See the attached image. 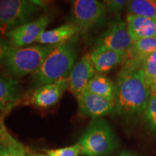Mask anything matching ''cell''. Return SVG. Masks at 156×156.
Returning <instances> with one entry per match:
<instances>
[{"label":"cell","mask_w":156,"mask_h":156,"mask_svg":"<svg viewBox=\"0 0 156 156\" xmlns=\"http://www.w3.org/2000/svg\"><path fill=\"white\" fill-rule=\"evenodd\" d=\"M68 87V77L63 78L54 83L33 89L28 95H25L23 103L24 105L36 108H50L58 102Z\"/></svg>","instance_id":"obj_8"},{"label":"cell","mask_w":156,"mask_h":156,"mask_svg":"<svg viewBox=\"0 0 156 156\" xmlns=\"http://www.w3.org/2000/svg\"><path fill=\"white\" fill-rule=\"evenodd\" d=\"M84 91L115 99L116 91V84L104 75L96 73Z\"/></svg>","instance_id":"obj_17"},{"label":"cell","mask_w":156,"mask_h":156,"mask_svg":"<svg viewBox=\"0 0 156 156\" xmlns=\"http://www.w3.org/2000/svg\"><path fill=\"white\" fill-rule=\"evenodd\" d=\"M77 38L55 45L32 77L34 88L69 77L77 58Z\"/></svg>","instance_id":"obj_2"},{"label":"cell","mask_w":156,"mask_h":156,"mask_svg":"<svg viewBox=\"0 0 156 156\" xmlns=\"http://www.w3.org/2000/svg\"><path fill=\"white\" fill-rule=\"evenodd\" d=\"M155 51H156L155 37L141 39L132 43L130 48L126 51V59L142 64Z\"/></svg>","instance_id":"obj_16"},{"label":"cell","mask_w":156,"mask_h":156,"mask_svg":"<svg viewBox=\"0 0 156 156\" xmlns=\"http://www.w3.org/2000/svg\"><path fill=\"white\" fill-rule=\"evenodd\" d=\"M107 12L119 15L124 10L127 5L128 1L126 0H107L103 1Z\"/></svg>","instance_id":"obj_23"},{"label":"cell","mask_w":156,"mask_h":156,"mask_svg":"<svg viewBox=\"0 0 156 156\" xmlns=\"http://www.w3.org/2000/svg\"><path fill=\"white\" fill-rule=\"evenodd\" d=\"M150 89H151V92L156 94V78L150 85Z\"/></svg>","instance_id":"obj_27"},{"label":"cell","mask_w":156,"mask_h":156,"mask_svg":"<svg viewBox=\"0 0 156 156\" xmlns=\"http://www.w3.org/2000/svg\"><path fill=\"white\" fill-rule=\"evenodd\" d=\"M51 22V15L44 13L34 20L23 24L12 30L6 38L15 48L26 47L36 43L40 35L44 32Z\"/></svg>","instance_id":"obj_9"},{"label":"cell","mask_w":156,"mask_h":156,"mask_svg":"<svg viewBox=\"0 0 156 156\" xmlns=\"http://www.w3.org/2000/svg\"><path fill=\"white\" fill-rule=\"evenodd\" d=\"M0 156H13L3 139V135L0 138Z\"/></svg>","instance_id":"obj_25"},{"label":"cell","mask_w":156,"mask_h":156,"mask_svg":"<svg viewBox=\"0 0 156 156\" xmlns=\"http://www.w3.org/2000/svg\"><path fill=\"white\" fill-rule=\"evenodd\" d=\"M25 93L16 79L0 69V117H5L23 102Z\"/></svg>","instance_id":"obj_10"},{"label":"cell","mask_w":156,"mask_h":156,"mask_svg":"<svg viewBox=\"0 0 156 156\" xmlns=\"http://www.w3.org/2000/svg\"><path fill=\"white\" fill-rule=\"evenodd\" d=\"M126 23L132 43L141 39L155 37L156 19L127 15Z\"/></svg>","instance_id":"obj_14"},{"label":"cell","mask_w":156,"mask_h":156,"mask_svg":"<svg viewBox=\"0 0 156 156\" xmlns=\"http://www.w3.org/2000/svg\"><path fill=\"white\" fill-rule=\"evenodd\" d=\"M78 142L85 156H107L118 145L111 126L101 118L93 119Z\"/></svg>","instance_id":"obj_5"},{"label":"cell","mask_w":156,"mask_h":156,"mask_svg":"<svg viewBox=\"0 0 156 156\" xmlns=\"http://www.w3.org/2000/svg\"><path fill=\"white\" fill-rule=\"evenodd\" d=\"M132 44L126 23L119 19L111 23L108 28L98 37L94 49L126 51Z\"/></svg>","instance_id":"obj_7"},{"label":"cell","mask_w":156,"mask_h":156,"mask_svg":"<svg viewBox=\"0 0 156 156\" xmlns=\"http://www.w3.org/2000/svg\"><path fill=\"white\" fill-rule=\"evenodd\" d=\"M155 37L156 38V31H155Z\"/></svg>","instance_id":"obj_30"},{"label":"cell","mask_w":156,"mask_h":156,"mask_svg":"<svg viewBox=\"0 0 156 156\" xmlns=\"http://www.w3.org/2000/svg\"><path fill=\"white\" fill-rule=\"evenodd\" d=\"M78 114L82 116L101 118L113 113L115 108V99L83 91L77 98Z\"/></svg>","instance_id":"obj_11"},{"label":"cell","mask_w":156,"mask_h":156,"mask_svg":"<svg viewBox=\"0 0 156 156\" xmlns=\"http://www.w3.org/2000/svg\"><path fill=\"white\" fill-rule=\"evenodd\" d=\"M28 156H47L46 154H41V153H30V152L28 151Z\"/></svg>","instance_id":"obj_28"},{"label":"cell","mask_w":156,"mask_h":156,"mask_svg":"<svg viewBox=\"0 0 156 156\" xmlns=\"http://www.w3.org/2000/svg\"><path fill=\"white\" fill-rule=\"evenodd\" d=\"M145 122L151 131L156 132V94L151 92L147 106L144 112Z\"/></svg>","instance_id":"obj_19"},{"label":"cell","mask_w":156,"mask_h":156,"mask_svg":"<svg viewBox=\"0 0 156 156\" xmlns=\"http://www.w3.org/2000/svg\"><path fill=\"white\" fill-rule=\"evenodd\" d=\"M7 128L4 124V118L0 117V138L2 136V135L5 134V132L7 131Z\"/></svg>","instance_id":"obj_26"},{"label":"cell","mask_w":156,"mask_h":156,"mask_svg":"<svg viewBox=\"0 0 156 156\" xmlns=\"http://www.w3.org/2000/svg\"><path fill=\"white\" fill-rule=\"evenodd\" d=\"M3 139L13 156H28V151L25 146L13 137L7 130L3 134Z\"/></svg>","instance_id":"obj_21"},{"label":"cell","mask_w":156,"mask_h":156,"mask_svg":"<svg viewBox=\"0 0 156 156\" xmlns=\"http://www.w3.org/2000/svg\"><path fill=\"white\" fill-rule=\"evenodd\" d=\"M15 48L7 38L0 37V65L8 57Z\"/></svg>","instance_id":"obj_24"},{"label":"cell","mask_w":156,"mask_h":156,"mask_svg":"<svg viewBox=\"0 0 156 156\" xmlns=\"http://www.w3.org/2000/svg\"><path fill=\"white\" fill-rule=\"evenodd\" d=\"M55 45H34L23 48H15L0 65L5 74L14 79L33 75L41 67L44 59Z\"/></svg>","instance_id":"obj_4"},{"label":"cell","mask_w":156,"mask_h":156,"mask_svg":"<svg viewBox=\"0 0 156 156\" xmlns=\"http://www.w3.org/2000/svg\"><path fill=\"white\" fill-rule=\"evenodd\" d=\"M96 73L91 60L90 54H85L76 62L70 72L68 77V89L77 98L85 90Z\"/></svg>","instance_id":"obj_12"},{"label":"cell","mask_w":156,"mask_h":156,"mask_svg":"<svg viewBox=\"0 0 156 156\" xmlns=\"http://www.w3.org/2000/svg\"><path fill=\"white\" fill-rule=\"evenodd\" d=\"M47 156H79L82 155V148L79 142L69 147L54 150H44Z\"/></svg>","instance_id":"obj_22"},{"label":"cell","mask_w":156,"mask_h":156,"mask_svg":"<svg viewBox=\"0 0 156 156\" xmlns=\"http://www.w3.org/2000/svg\"><path fill=\"white\" fill-rule=\"evenodd\" d=\"M90 58L96 73L103 75L124 63L126 58V51L93 49Z\"/></svg>","instance_id":"obj_13"},{"label":"cell","mask_w":156,"mask_h":156,"mask_svg":"<svg viewBox=\"0 0 156 156\" xmlns=\"http://www.w3.org/2000/svg\"><path fill=\"white\" fill-rule=\"evenodd\" d=\"M126 9L129 15L156 19V0L128 1Z\"/></svg>","instance_id":"obj_18"},{"label":"cell","mask_w":156,"mask_h":156,"mask_svg":"<svg viewBox=\"0 0 156 156\" xmlns=\"http://www.w3.org/2000/svg\"><path fill=\"white\" fill-rule=\"evenodd\" d=\"M106 9L103 2L96 0H75L71 3L69 22L86 34L104 22Z\"/></svg>","instance_id":"obj_6"},{"label":"cell","mask_w":156,"mask_h":156,"mask_svg":"<svg viewBox=\"0 0 156 156\" xmlns=\"http://www.w3.org/2000/svg\"><path fill=\"white\" fill-rule=\"evenodd\" d=\"M141 66L139 62L126 59L117 76L114 113L125 119L144 114L149 100L151 89Z\"/></svg>","instance_id":"obj_1"},{"label":"cell","mask_w":156,"mask_h":156,"mask_svg":"<svg viewBox=\"0 0 156 156\" xmlns=\"http://www.w3.org/2000/svg\"><path fill=\"white\" fill-rule=\"evenodd\" d=\"M80 30L75 25L68 22L58 28L45 30L36 40L41 45H57L79 36Z\"/></svg>","instance_id":"obj_15"},{"label":"cell","mask_w":156,"mask_h":156,"mask_svg":"<svg viewBox=\"0 0 156 156\" xmlns=\"http://www.w3.org/2000/svg\"><path fill=\"white\" fill-rule=\"evenodd\" d=\"M46 11L44 1L0 0V37L6 38L10 31L34 20Z\"/></svg>","instance_id":"obj_3"},{"label":"cell","mask_w":156,"mask_h":156,"mask_svg":"<svg viewBox=\"0 0 156 156\" xmlns=\"http://www.w3.org/2000/svg\"><path fill=\"white\" fill-rule=\"evenodd\" d=\"M142 69L148 85L156 78V51L142 63Z\"/></svg>","instance_id":"obj_20"},{"label":"cell","mask_w":156,"mask_h":156,"mask_svg":"<svg viewBox=\"0 0 156 156\" xmlns=\"http://www.w3.org/2000/svg\"><path fill=\"white\" fill-rule=\"evenodd\" d=\"M119 156H136V155H133V154L129 153H125V152H124V153H121L120 155H119Z\"/></svg>","instance_id":"obj_29"}]
</instances>
